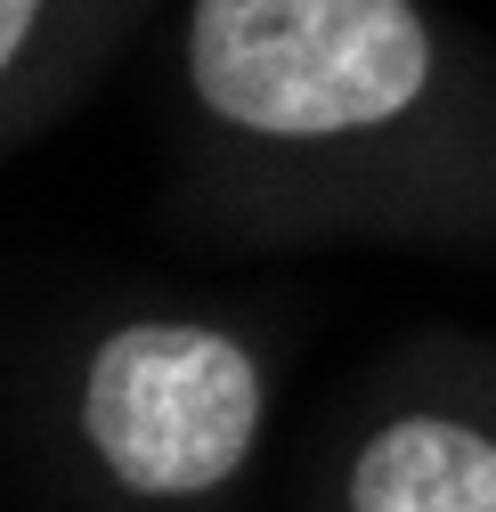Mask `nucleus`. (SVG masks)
<instances>
[{"mask_svg":"<svg viewBox=\"0 0 496 512\" xmlns=\"http://www.w3.org/2000/svg\"><path fill=\"white\" fill-rule=\"evenodd\" d=\"M269 423L253 342L212 317H122L82 358L74 431L139 504H196L244 472Z\"/></svg>","mask_w":496,"mask_h":512,"instance_id":"2","label":"nucleus"},{"mask_svg":"<svg viewBox=\"0 0 496 512\" xmlns=\"http://www.w3.org/2000/svg\"><path fill=\"white\" fill-rule=\"evenodd\" d=\"M106 0H0V139L74 82Z\"/></svg>","mask_w":496,"mask_h":512,"instance_id":"4","label":"nucleus"},{"mask_svg":"<svg viewBox=\"0 0 496 512\" xmlns=\"http://www.w3.org/2000/svg\"><path fill=\"white\" fill-rule=\"evenodd\" d=\"M342 512H496V431L456 407H407L358 439Z\"/></svg>","mask_w":496,"mask_h":512,"instance_id":"3","label":"nucleus"},{"mask_svg":"<svg viewBox=\"0 0 496 512\" xmlns=\"http://www.w3.org/2000/svg\"><path fill=\"white\" fill-rule=\"evenodd\" d=\"M423 0H188L179 90L204 139L269 171H375L448 106Z\"/></svg>","mask_w":496,"mask_h":512,"instance_id":"1","label":"nucleus"}]
</instances>
